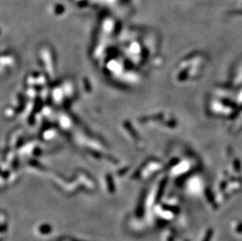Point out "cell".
Listing matches in <instances>:
<instances>
[{
    "instance_id": "1",
    "label": "cell",
    "mask_w": 242,
    "mask_h": 241,
    "mask_svg": "<svg viewBox=\"0 0 242 241\" xmlns=\"http://www.w3.org/2000/svg\"><path fill=\"white\" fill-rule=\"evenodd\" d=\"M234 13L235 14H239V15H242V10H240V11H236V12H234Z\"/></svg>"
}]
</instances>
